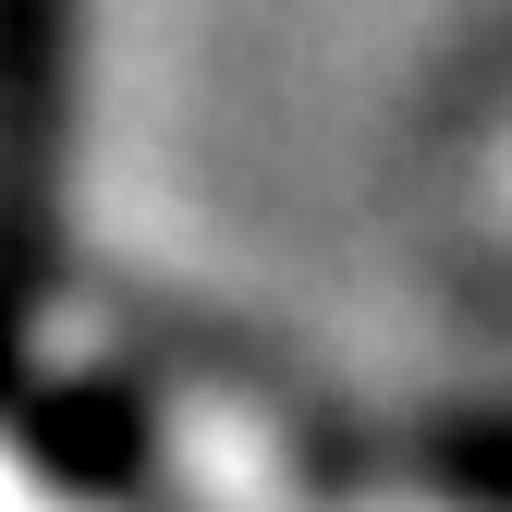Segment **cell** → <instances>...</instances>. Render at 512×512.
<instances>
[{
    "instance_id": "obj_2",
    "label": "cell",
    "mask_w": 512,
    "mask_h": 512,
    "mask_svg": "<svg viewBox=\"0 0 512 512\" xmlns=\"http://www.w3.org/2000/svg\"><path fill=\"white\" fill-rule=\"evenodd\" d=\"M452 476H464L488 512H512V427H464V439H452Z\"/></svg>"
},
{
    "instance_id": "obj_1",
    "label": "cell",
    "mask_w": 512,
    "mask_h": 512,
    "mask_svg": "<svg viewBox=\"0 0 512 512\" xmlns=\"http://www.w3.org/2000/svg\"><path fill=\"white\" fill-rule=\"evenodd\" d=\"M74 74L86 0H0V378L61 256V171H74Z\"/></svg>"
}]
</instances>
